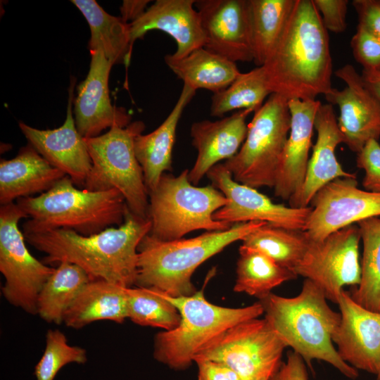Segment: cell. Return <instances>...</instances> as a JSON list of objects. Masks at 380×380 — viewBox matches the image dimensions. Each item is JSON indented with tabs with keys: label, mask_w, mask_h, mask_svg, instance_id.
Returning a JSON list of instances; mask_svg holds the SVG:
<instances>
[{
	"label": "cell",
	"mask_w": 380,
	"mask_h": 380,
	"mask_svg": "<svg viewBox=\"0 0 380 380\" xmlns=\"http://www.w3.org/2000/svg\"><path fill=\"white\" fill-rule=\"evenodd\" d=\"M262 67L271 92L288 100H316L332 89L328 31L312 0H296L284 32Z\"/></svg>",
	"instance_id": "cell-1"
},
{
	"label": "cell",
	"mask_w": 380,
	"mask_h": 380,
	"mask_svg": "<svg viewBox=\"0 0 380 380\" xmlns=\"http://www.w3.org/2000/svg\"><path fill=\"white\" fill-rule=\"evenodd\" d=\"M151 227L148 219L127 208L121 225L89 236L65 229L23 234L29 244L45 254L43 262L48 265L68 261L83 269L91 280L132 287L137 275L138 246Z\"/></svg>",
	"instance_id": "cell-2"
},
{
	"label": "cell",
	"mask_w": 380,
	"mask_h": 380,
	"mask_svg": "<svg viewBox=\"0 0 380 380\" xmlns=\"http://www.w3.org/2000/svg\"><path fill=\"white\" fill-rule=\"evenodd\" d=\"M323 291L305 279L300 293L286 298L269 293L260 299L265 318L293 351L312 367V361H324L345 376L355 379L357 369L344 362L335 348L332 336L341 314L327 303Z\"/></svg>",
	"instance_id": "cell-3"
},
{
	"label": "cell",
	"mask_w": 380,
	"mask_h": 380,
	"mask_svg": "<svg viewBox=\"0 0 380 380\" xmlns=\"http://www.w3.org/2000/svg\"><path fill=\"white\" fill-rule=\"evenodd\" d=\"M266 223H236L226 230L173 241H162L148 234L138 246L134 286L156 289L172 297L191 296L197 291L191 277L199 265Z\"/></svg>",
	"instance_id": "cell-4"
},
{
	"label": "cell",
	"mask_w": 380,
	"mask_h": 380,
	"mask_svg": "<svg viewBox=\"0 0 380 380\" xmlns=\"http://www.w3.org/2000/svg\"><path fill=\"white\" fill-rule=\"evenodd\" d=\"M75 186L65 176L47 191L17 200L29 217L23 226V233L65 229L89 236L123 223L128 208L120 191H89Z\"/></svg>",
	"instance_id": "cell-5"
},
{
	"label": "cell",
	"mask_w": 380,
	"mask_h": 380,
	"mask_svg": "<svg viewBox=\"0 0 380 380\" xmlns=\"http://www.w3.org/2000/svg\"><path fill=\"white\" fill-rule=\"evenodd\" d=\"M161 293L178 310L181 320L175 329L155 336L153 357L176 370L189 367L205 346L228 329L264 314L260 301L244 308L222 307L208 301L203 289L188 296Z\"/></svg>",
	"instance_id": "cell-6"
},
{
	"label": "cell",
	"mask_w": 380,
	"mask_h": 380,
	"mask_svg": "<svg viewBox=\"0 0 380 380\" xmlns=\"http://www.w3.org/2000/svg\"><path fill=\"white\" fill-rule=\"evenodd\" d=\"M188 174V170L177 177L164 173L157 186L148 192V219L152 236L173 241L193 231H222L233 225L213 217L226 205L224 195L213 185H193Z\"/></svg>",
	"instance_id": "cell-7"
},
{
	"label": "cell",
	"mask_w": 380,
	"mask_h": 380,
	"mask_svg": "<svg viewBox=\"0 0 380 380\" xmlns=\"http://www.w3.org/2000/svg\"><path fill=\"white\" fill-rule=\"evenodd\" d=\"M144 129L142 121H134L125 127L115 126L103 134L85 139L91 168L83 189H116L132 213L148 219V194L134 148L135 137Z\"/></svg>",
	"instance_id": "cell-8"
},
{
	"label": "cell",
	"mask_w": 380,
	"mask_h": 380,
	"mask_svg": "<svg viewBox=\"0 0 380 380\" xmlns=\"http://www.w3.org/2000/svg\"><path fill=\"white\" fill-rule=\"evenodd\" d=\"M290 127L289 100L270 94L254 112L238 153L223 163L232 178L254 189L273 187Z\"/></svg>",
	"instance_id": "cell-9"
},
{
	"label": "cell",
	"mask_w": 380,
	"mask_h": 380,
	"mask_svg": "<svg viewBox=\"0 0 380 380\" xmlns=\"http://www.w3.org/2000/svg\"><path fill=\"white\" fill-rule=\"evenodd\" d=\"M287 347L264 319H251L239 323L214 338L194 359H206L222 363L241 380H257L272 376L281 365Z\"/></svg>",
	"instance_id": "cell-10"
},
{
	"label": "cell",
	"mask_w": 380,
	"mask_h": 380,
	"mask_svg": "<svg viewBox=\"0 0 380 380\" xmlns=\"http://www.w3.org/2000/svg\"><path fill=\"white\" fill-rule=\"evenodd\" d=\"M27 216L17 203L0 208V272L5 279L1 293L11 305L37 315V300L55 267L38 260L28 250L18 222Z\"/></svg>",
	"instance_id": "cell-11"
},
{
	"label": "cell",
	"mask_w": 380,
	"mask_h": 380,
	"mask_svg": "<svg viewBox=\"0 0 380 380\" xmlns=\"http://www.w3.org/2000/svg\"><path fill=\"white\" fill-rule=\"evenodd\" d=\"M360 240L358 226L351 224L330 234L322 241H310L294 272L312 281L323 291L327 300L337 304L344 286L360 283Z\"/></svg>",
	"instance_id": "cell-12"
},
{
	"label": "cell",
	"mask_w": 380,
	"mask_h": 380,
	"mask_svg": "<svg viewBox=\"0 0 380 380\" xmlns=\"http://www.w3.org/2000/svg\"><path fill=\"white\" fill-rule=\"evenodd\" d=\"M310 204L312 210L303 231L314 242L354 223L380 216V194L359 189L356 177L329 182Z\"/></svg>",
	"instance_id": "cell-13"
},
{
	"label": "cell",
	"mask_w": 380,
	"mask_h": 380,
	"mask_svg": "<svg viewBox=\"0 0 380 380\" xmlns=\"http://www.w3.org/2000/svg\"><path fill=\"white\" fill-rule=\"evenodd\" d=\"M206 175L227 201L213 214L215 220L232 224L261 221L275 227L303 231L312 210L311 206L293 208L274 203L257 189L236 182L223 163L213 166Z\"/></svg>",
	"instance_id": "cell-14"
},
{
	"label": "cell",
	"mask_w": 380,
	"mask_h": 380,
	"mask_svg": "<svg viewBox=\"0 0 380 380\" xmlns=\"http://www.w3.org/2000/svg\"><path fill=\"white\" fill-rule=\"evenodd\" d=\"M335 75L346 86L342 90L332 88L324 97L329 103L338 106V125L344 144L357 153L367 141L380 138V100L352 65H345Z\"/></svg>",
	"instance_id": "cell-15"
},
{
	"label": "cell",
	"mask_w": 380,
	"mask_h": 380,
	"mask_svg": "<svg viewBox=\"0 0 380 380\" xmlns=\"http://www.w3.org/2000/svg\"><path fill=\"white\" fill-rule=\"evenodd\" d=\"M204 47L234 63L253 61L248 0H198Z\"/></svg>",
	"instance_id": "cell-16"
},
{
	"label": "cell",
	"mask_w": 380,
	"mask_h": 380,
	"mask_svg": "<svg viewBox=\"0 0 380 380\" xmlns=\"http://www.w3.org/2000/svg\"><path fill=\"white\" fill-rule=\"evenodd\" d=\"M337 304L341 322L332 341L339 356L355 369L376 375L380 368V312L361 306L344 290Z\"/></svg>",
	"instance_id": "cell-17"
},
{
	"label": "cell",
	"mask_w": 380,
	"mask_h": 380,
	"mask_svg": "<svg viewBox=\"0 0 380 380\" xmlns=\"http://www.w3.org/2000/svg\"><path fill=\"white\" fill-rule=\"evenodd\" d=\"M90 53L88 74L78 85L74 101L75 125L85 139L97 137L107 128L125 127L132 122L130 115L110 101L108 80L113 64L101 50Z\"/></svg>",
	"instance_id": "cell-18"
},
{
	"label": "cell",
	"mask_w": 380,
	"mask_h": 380,
	"mask_svg": "<svg viewBox=\"0 0 380 380\" xmlns=\"http://www.w3.org/2000/svg\"><path fill=\"white\" fill-rule=\"evenodd\" d=\"M75 81L69 88L66 118L53 129H39L20 122L19 127L36 151L51 165L68 176L78 187L84 188L91 168V160L84 138L77 129L72 115Z\"/></svg>",
	"instance_id": "cell-19"
},
{
	"label": "cell",
	"mask_w": 380,
	"mask_h": 380,
	"mask_svg": "<svg viewBox=\"0 0 380 380\" xmlns=\"http://www.w3.org/2000/svg\"><path fill=\"white\" fill-rule=\"evenodd\" d=\"M194 0H157L136 20L129 24L130 45L148 31L160 30L177 44L172 53L181 58L204 47L205 37Z\"/></svg>",
	"instance_id": "cell-20"
},
{
	"label": "cell",
	"mask_w": 380,
	"mask_h": 380,
	"mask_svg": "<svg viewBox=\"0 0 380 380\" xmlns=\"http://www.w3.org/2000/svg\"><path fill=\"white\" fill-rule=\"evenodd\" d=\"M321 104L317 99L289 100L291 127L273 186L277 197L289 201L303 186L310 159L315 119Z\"/></svg>",
	"instance_id": "cell-21"
},
{
	"label": "cell",
	"mask_w": 380,
	"mask_h": 380,
	"mask_svg": "<svg viewBox=\"0 0 380 380\" xmlns=\"http://www.w3.org/2000/svg\"><path fill=\"white\" fill-rule=\"evenodd\" d=\"M317 140L309 159L304 182L300 191L289 200V206H309L313 196L324 185L341 177H353V173L345 171L338 161L335 149L344 143L333 105L321 104L314 122Z\"/></svg>",
	"instance_id": "cell-22"
},
{
	"label": "cell",
	"mask_w": 380,
	"mask_h": 380,
	"mask_svg": "<svg viewBox=\"0 0 380 380\" xmlns=\"http://www.w3.org/2000/svg\"><path fill=\"white\" fill-rule=\"evenodd\" d=\"M251 112L240 110L219 120H205L192 124L190 134L198 156L188 174L191 184H198L218 162L229 160L238 153L247 135L246 118Z\"/></svg>",
	"instance_id": "cell-23"
},
{
	"label": "cell",
	"mask_w": 380,
	"mask_h": 380,
	"mask_svg": "<svg viewBox=\"0 0 380 380\" xmlns=\"http://www.w3.org/2000/svg\"><path fill=\"white\" fill-rule=\"evenodd\" d=\"M65 176L29 144L15 158L1 160V205L46 192Z\"/></svg>",
	"instance_id": "cell-24"
},
{
	"label": "cell",
	"mask_w": 380,
	"mask_h": 380,
	"mask_svg": "<svg viewBox=\"0 0 380 380\" xmlns=\"http://www.w3.org/2000/svg\"><path fill=\"white\" fill-rule=\"evenodd\" d=\"M196 90L184 84L179 96L163 123L149 134H140L134 141L136 157L149 191L158 185L165 171H172V150L180 118Z\"/></svg>",
	"instance_id": "cell-25"
},
{
	"label": "cell",
	"mask_w": 380,
	"mask_h": 380,
	"mask_svg": "<svg viewBox=\"0 0 380 380\" xmlns=\"http://www.w3.org/2000/svg\"><path fill=\"white\" fill-rule=\"evenodd\" d=\"M127 288L104 280H91L66 311L64 324L81 329L101 320L122 323L127 318Z\"/></svg>",
	"instance_id": "cell-26"
},
{
	"label": "cell",
	"mask_w": 380,
	"mask_h": 380,
	"mask_svg": "<svg viewBox=\"0 0 380 380\" xmlns=\"http://www.w3.org/2000/svg\"><path fill=\"white\" fill-rule=\"evenodd\" d=\"M164 59L177 77L196 91L204 89L213 94L219 92L227 88L241 73L236 63L205 47L196 49L181 58L167 54Z\"/></svg>",
	"instance_id": "cell-27"
},
{
	"label": "cell",
	"mask_w": 380,
	"mask_h": 380,
	"mask_svg": "<svg viewBox=\"0 0 380 380\" xmlns=\"http://www.w3.org/2000/svg\"><path fill=\"white\" fill-rule=\"evenodd\" d=\"M86 18L91 32L88 44L90 52L101 50L113 65H128L132 48L129 27L120 17L108 13L94 0H72Z\"/></svg>",
	"instance_id": "cell-28"
},
{
	"label": "cell",
	"mask_w": 380,
	"mask_h": 380,
	"mask_svg": "<svg viewBox=\"0 0 380 380\" xmlns=\"http://www.w3.org/2000/svg\"><path fill=\"white\" fill-rule=\"evenodd\" d=\"M296 0H248L253 62L262 66L279 41Z\"/></svg>",
	"instance_id": "cell-29"
},
{
	"label": "cell",
	"mask_w": 380,
	"mask_h": 380,
	"mask_svg": "<svg viewBox=\"0 0 380 380\" xmlns=\"http://www.w3.org/2000/svg\"><path fill=\"white\" fill-rule=\"evenodd\" d=\"M91 280L77 265L59 262L39 294L37 315L46 322L61 324L68 309Z\"/></svg>",
	"instance_id": "cell-30"
},
{
	"label": "cell",
	"mask_w": 380,
	"mask_h": 380,
	"mask_svg": "<svg viewBox=\"0 0 380 380\" xmlns=\"http://www.w3.org/2000/svg\"><path fill=\"white\" fill-rule=\"evenodd\" d=\"M239 251L235 292L261 299L274 288L298 277L293 271L279 265L257 250L241 245Z\"/></svg>",
	"instance_id": "cell-31"
},
{
	"label": "cell",
	"mask_w": 380,
	"mask_h": 380,
	"mask_svg": "<svg viewBox=\"0 0 380 380\" xmlns=\"http://www.w3.org/2000/svg\"><path fill=\"white\" fill-rule=\"evenodd\" d=\"M241 241L242 246L265 254L279 265L293 272L310 244L304 231L275 227L268 223L255 229Z\"/></svg>",
	"instance_id": "cell-32"
},
{
	"label": "cell",
	"mask_w": 380,
	"mask_h": 380,
	"mask_svg": "<svg viewBox=\"0 0 380 380\" xmlns=\"http://www.w3.org/2000/svg\"><path fill=\"white\" fill-rule=\"evenodd\" d=\"M357 225L363 245L361 280L351 296L365 308L380 312V217H369Z\"/></svg>",
	"instance_id": "cell-33"
},
{
	"label": "cell",
	"mask_w": 380,
	"mask_h": 380,
	"mask_svg": "<svg viewBox=\"0 0 380 380\" xmlns=\"http://www.w3.org/2000/svg\"><path fill=\"white\" fill-rule=\"evenodd\" d=\"M272 93L268 88L262 66L240 75L224 89L213 94L210 115L222 117L232 110L255 112Z\"/></svg>",
	"instance_id": "cell-34"
},
{
	"label": "cell",
	"mask_w": 380,
	"mask_h": 380,
	"mask_svg": "<svg viewBox=\"0 0 380 380\" xmlns=\"http://www.w3.org/2000/svg\"><path fill=\"white\" fill-rule=\"evenodd\" d=\"M127 318L134 323L168 331L177 327L181 320L178 310L163 293L153 289H126Z\"/></svg>",
	"instance_id": "cell-35"
},
{
	"label": "cell",
	"mask_w": 380,
	"mask_h": 380,
	"mask_svg": "<svg viewBox=\"0 0 380 380\" xmlns=\"http://www.w3.org/2000/svg\"><path fill=\"white\" fill-rule=\"evenodd\" d=\"M87 362V350L70 346L59 329H49L46 334L44 351L34 367L36 380H54L59 371L70 363L84 365Z\"/></svg>",
	"instance_id": "cell-36"
},
{
	"label": "cell",
	"mask_w": 380,
	"mask_h": 380,
	"mask_svg": "<svg viewBox=\"0 0 380 380\" xmlns=\"http://www.w3.org/2000/svg\"><path fill=\"white\" fill-rule=\"evenodd\" d=\"M353 55L364 70L380 71V39L357 25L350 41Z\"/></svg>",
	"instance_id": "cell-37"
},
{
	"label": "cell",
	"mask_w": 380,
	"mask_h": 380,
	"mask_svg": "<svg viewBox=\"0 0 380 380\" xmlns=\"http://www.w3.org/2000/svg\"><path fill=\"white\" fill-rule=\"evenodd\" d=\"M357 167L365 171L362 186L366 191L380 194V144L372 139L357 153Z\"/></svg>",
	"instance_id": "cell-38"
},
{
	"label": "cell",
	"mask_w": 380,
	"mask_h": 380,
	"mask_svg": "<svg viewBox=\"0 0 380 380\" xmlns=\"http://www.w3.org/2000/svg\"><path fill=\"white\" fill-rule=\"evenodd\" d=\"M319 11L325 28L341 33L346 28L348 0H312Z\"/></svg>",
	"instance_id": "cell-39"
},
{
	"label": "cell",
	"mask_w": 380,
	"mask_h": 380,
	"mask_svg": "<svg viewBox=\"0 0 380 380\" xmlns=\"http://www.w3.org/2000/svg\"><path fill=\"white\" fill-rule=\"evenodd\" d=\"M358 25L380 39V0H354Z\"/></svg>",
	"instance_id": "cell-40"
},
{
	"label": "cell",
	"mask_w": 380,
	"mask_h": 380,
	"mask_svg": "<svg viewBox=\"0 0 380 380\" xmlns=\"http://www.w3.org/2000/svg\"><path fill=\"white\" fill-rule=\"evenodd\" d=\"M270 380H308L305 361L296 353L289 351L286 362L281 363Z\"/></svg>",
	"instance_id": "cell-41"
},
{
	"label": "cell",
	"mask_w": 380,
	"mask_h": 380,
	"mask_svg": "<svg viewBox=\"0 0 380 380\" xmlns=\"http://www.w3.org/2000/svg\"><path fill=\"white\" fill-rule=\"evenodd\" d=\"M198 380H241L238 374L227 365L210 360L196 358Z\"/></svg>",
	"instance_id": "cell-42"
},
{
	"label": "cell",
	"mask_w": 380,
	"mask_h": 380,
	"mask_svg": "<svg viewBox=\"0 0 380 380\" xmlns=\"http://www.w3.org/2000/svg\"><path fill=\"white\" fill-rule=\"evenodd\" d=\"M148 0H125L120 8L121 19L129 24L138 19L147 9Z\"/></svg>",
	"instance_id": "cell-43"
},
{
	"label": "cell",
	"mask_w": 380,
	"mask_h": 380,
	"mask_svg": "<svg viewBox=\"0 0 380 380\" xmlns=\"http://www.w3.org/2000/svg\"><path fill=\"white\" fill-rule=\"evenodd\" d=\"M361 77L367 88L380 100V71L363 70Z\"/></svg>",
	"instance_id": "cell-44"
},
{
	"label": "cell",
	"mask_w": 380,
	"mask_h": 380,
	"mask_svg": "<svg viewBox=\"0 0 380 380\" xmlns=\"http://www.w3.org/2000/svg\"><path fill=\"white\" fill-rule=\"evenodd\" d=\"M271 376H272L271 375H265V376H263L259 378L257 380H270Z\"/></svg>",
	"instance_id": "cell-45"
},
{
	"label": "cell",
	"mask_w": 380,
	"mask_h": 380,
	"mask_svg": "<svg viewBox=\"0 0 380 380\" xmlns=\"http://www.w3.org/2000/svg\"><path fill=\"white\" fill-rule=\"evenodd\" d=\"M376 375V380H380V368L379 369L378 373Z\"/></svg>",
	"instance_id": "cell-46"
}]
</instances>
